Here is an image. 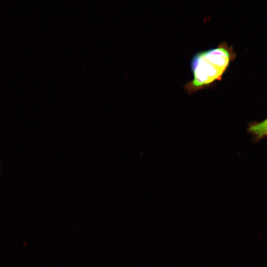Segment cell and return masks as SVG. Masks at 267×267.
<instances>
[{"label": "cell", "mask_w": 267, "mask_h": 267, "mask_svg": "<svg viewBox=\"0 0 267 267\" xmlns=\"http://www.w3.org/2000/svg\"><path fill=\"white\" fill-rule=\"evenodd\" d=\"M248 131L257 140L267 136V118L262 122L250 124Z\"/></svg>", "instance_id": "7a4b0ae2"}, {"label": "cell", "mask_w": 267, "mask_h": 267, "mask_svg": "<svg viewBox=\"0 0 267 267\" xmlns=\"http://www.w3.org/2000/svg\"><path fill=\"white\" fill-rule=\"evenodd\" d=\"M0 168H1V167H0Z\"/></svg>", "instance_id": "3957f363"}, {"label": "cell", "mask_w": 267, "mask_h": 267, "mask_svg": "<svg viewBox=\"0 0 267 267\" xmlns=\"http://www.w3.org/2000/svg\"><path fill=\"white\" fill-rule=\"evenodd\" d=\"M236 56L232 46L228 45L226 42L196 53L190 63L193 78L184 86L186 92L192 94L222 80Z\"/></svg>", "instance_id": "6da1fadb"}]
</instances>
